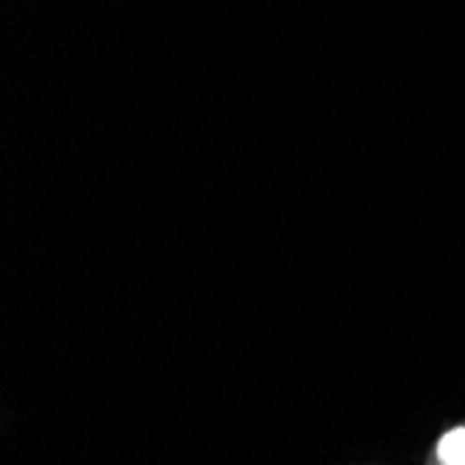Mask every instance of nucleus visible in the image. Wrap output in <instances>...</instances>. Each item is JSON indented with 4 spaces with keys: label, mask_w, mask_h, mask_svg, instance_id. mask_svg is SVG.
<instances>
[{
    "label": "nucleus",
    "mask_w": 465,
    "mask_h": 465,
    "mask_svg": "<svg viewBox=\"0 0 465 465\" xmlns=\"http://www.w3.org/2000/svg\"><path fill=\"white\" fill-rule=\"evenodd\" d=\"M430 465H465V424L449 427L430 451Z\"/></svg>",
    "instance_id": "nucleus-1"
}]
</instances>
